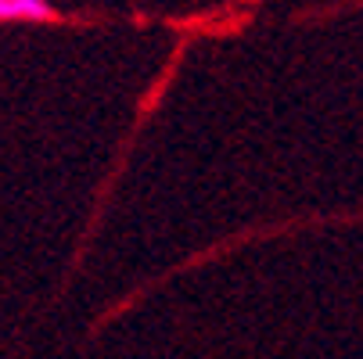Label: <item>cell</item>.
<instances>
[{"label":"cell","mask_w":363,"mask_h":359,"mask_svg":"<svg viewBox=\"0 0 363 359\" xmlns=\"http://www.w3.org/2000/svg\"><path fill=\"white\" fill-rule=\"evenodd\" d=\"M58 11L47 0H0V22H50Z\"/></svg>","instance_id":"obj_1"}]
</instances>
